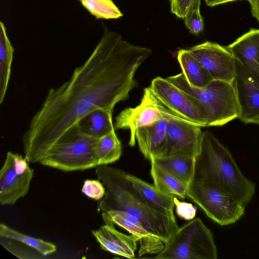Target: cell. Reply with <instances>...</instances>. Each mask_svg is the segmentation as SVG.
<instances>
[{
	"label": "cell",
	"mask_w": 259,
	"mask_h": 259,
	"mask_svg": "<svg viewBox=\"0 0 259 259\" xmlns=\"http://www.w3.org/2000/svg\"><path fill=\"white\" fill-rule=\"evenodd\" d=\"M105 28L93 52L67 81L50 89L22 137L29 163L39 162L71 126L90 112L113 110L137 87L135 73L151 54Z\"/></svg>",
	"instance_id": "1"
},
{
	"label": "cell",
	"mask_w": 259,
	"mask_h": 259,
	"mask_svg": "<svg viewBox=\"0 0 259 259\" xmlns=\"http://www.w3.org/2000/svg\"><path fill=\"white\" fill-rule=\"evenodd\" d=\"M96 175L103 183L106 193L98 203V210H123L138 219L153 236L167 244L178 229L176 218L167 215L153 208L140 194L120 169L101 165Z\"/></svg>",
	"instance_id": "2"
},
{
	"label": "cell",
	"mask_w": 259,
	"mask_h": 259,
	"mask_svg": "<svg viewBox=\"0 0 259 259\" xmlns=\"http://www.w3.org/2000/svg\"><path fill=\"white\" fill-rule=\"evenodd\" d=\"M194 180L216 184L244 206L255 193V184L244 176L229 150L208 131L204 132L201 151L196 158Z\"/></svg>",
	"instance_id": "3"
},
{
	"label": "cell",
	"mask_w": 259,
	"mask_h": 259,
	"mask_svg": "<svg viewBox=\"0 0 259 259\" xmlns=\"http://www.w3.org/2000/svg\"><path fill=\"white\" fill-rule=\"evenodd\" d=\"M166 78L204 112L208 126H222L238 118V107L233 83L212 80L204 87L196 88L188 83L183 73Z\"/></svg>",
	"instance_id": "4"
},
{
	"label": "cell",
	"mask_w": 259,
	"mask_h": 259,
	"mask_svg": "<svg viewBox=\"0 0 259 259\" xmlns=\"http://www.w3.org/2000/svg\"><path fill=\"white\" fill-rule=\"evenodd\" d=\"M98 140L81 133L75 124L59 139L39 162L64 171L97 167Z\"/></svg>",
	"instance_id": "5"
},
{
	"label": "cell",
	"mask_w": 259,
	"mask_h": 259,
	"mask_svg": "<svg viewBox=\"0 0 259 259\" xmlns=\"http://www.w3.org/2000/svg\"><path fill=\"white\" fill-rule=\"evenodd\" d=\"M217 248L210 230L199 218L179 227L156 259H217Z\"/></svg>",
	"instance_id": "6"
},
{
	"label": "cell",
	"mask_w": 259,
	"mask_h": 259,
	"mask_svg": "<svg viewBox=\"0 0 259 259\" xmlns=\"http://www.w3.org/2000/svg\"><path fill=\"white\" fill-rule=\"evenodd\" d=\"M187 197L221 226L235 223L245 212V206L233 195L208 181L194 180L188 188Z\"/></svg>",
	"instance_id": "7"
},
{
	"label": "cell",
	"mask_w": 259,
	"mask_h": 259,
	"mask_svg": "<svg viewBox=\"0 0 259 259\" xmlns=\"http://www.w3.org/2000/svg\"><path fill=\"white\" fill-rule=\"evenodd\" d=\"M176 116H179L164 106L154 95L149 87L144 89L139 105L125 108L118 114L114 127L115 130H130L128 145L133 147L136 144V133L139 128Z\"/></svg>",
	"instance_id": "8"
},
{
	"label": "cell",
	"mask_w": 259,
	"mask_h": 259,
	"mask_svg": "<svg viewBox=\"0 0 259 259\" xmlns=\"http://www.w3.org/2000/svg\"><path fill=\"white\" fill-rule=\"evenodd\" d=\"M25 157L11 151L7 153L0 171V203L12 205L28 192L34 170Z\"/></svg>",
	"instance_id": "9"
},
{
	"label": "cell",
	"mask_w": 259,
	"mask_h": 259,
	"mask_svg": "<svg viewBox=\"0 0 259 259\" xmlns=\"http://www.w3.org/2000/svg\"><path fill=\"white\" fill-rule=\"evenodd\" d=\"M150 88L156 98L172 112L201 127L208 126L204 112L167 78L156 77Z\"/></svg>",
	"instance_id": "10"
},
{
	"label": "cell",
	"mask_w": 259,
	"mask_h": 259,
	"mask_svg": "<svg viewBox=\"0 0 259 259\" xmlns=\"http://www.w3.org/2000/svg\"><path fill=\"white\" fill-rule=\"evenodd\" d=\"M188 50L212 80L233 83L236 73V59L227 47L206 41Z\"/></svg>",
	"instance_id": "11"
},
{
	"label": "cell",
	"mask_w": 259,
	"mask_h": 259,
	"mask_svg": "<svg viewBox=\"0 0 259 259\" xmlns=\"http://www.w3.org/2000/svg\"><path fill=\"white\" fill-rule=\"evenodd\" d=\"M201 127L179 116L168 119L165 157L185 155L197 158L201 151L204 136Z\"/></svg>",
	"instance_id": "12"
},
{
	"label": "cell",
	"mask_w": 259,
	"mask_h": 259,
	"mask_svg": "<svg viewBox=\"0 0 259 259\" xmlns=\"http://www.w3.org/2000/svg\"><path fill=\"white\" fill-rule=\"evenodd\" d=\"M233 84L238 107V116L245 123L259 124V79L236 60Z\"/></svg>",
	"instance_id": "13"
},
{
	"label": "cell",
	"mask_w": 259,
	"mask_h": 259,
	"mask_svg": "<svg viewBox=\"0 0 259 259\" xmlns=\"http://www.w3.org/2000/svg\"><path fill=\"white\" fill-rule=\"evenodd\" d=\"M0 244L20 259H37L53 253L56 246L50 242L34 238L1 223Z\"/></svg>",
	"instance_id": "14"
},
{
	"label": "cell",
	"mask_w": 259,
	"mask_h": 259,
	"mask_svg": "<svg viewBox=\"0 0 259 259\" xmlns=\"http://www.w3.org/2000/svg\"><path fill=\"white\" fill-rule=\"evenodd\" d=\"M102 217L105 225L92 231L100 248L126 258L135 257L139 237L133 234L126 235L118 231L105 212H102Z\"/></svg>",
	"instance_id": "15"
},
{
	"label": "cell",
	"mask_w": 259,
	"mask_h": 259,
	"mask_svg": "<svg viewBox=\"0 0 259 259\" xmlns=\"http://www.w3.org/2000/svg\"><path fill=\"white\" fill-rule=\"evenodd\" d=\"M105 212L114 224L124 228L131 234L139 237V256L146 254H157L163 249L164 243L151 234L143 224L135 217L120 210H111Z\"/></svg>",
	"instance_id": "16"
},
{
	"label": "cell",
	"mask_w": 259,
	"mask_h": 259,
	"mask_svg": "<svg viewBox=\"0 0 259 259\" xmlns=\"http://www.w3.org/2000/svg\"><path fill=\"white\" fill-rule=\"evenodd\" d=\"M168 119L139 128L136 140L139 149L149 161L152 157H165L167 148V124Z\"/></svg>",
	"instance_id": "17"
},
{
	"label": "cell",
	"mask_w": 259,
	"mask_h": 259,
	"mask_svg": "<svg viewBox=\"0 0 259 259\" xmlns=\"http://www.w3.org/2000/svg\"><path fill=\"white\" fill-rule=\"evenodd\" d=\"M227 47L235 59L259 79V29H250Z\"/></svg>",
	"instance_id": "18"
},
{
	"label": "cell",
	"mask_w": 259,
	"mask_h": 259,
	"mask_svg": "<svg viewBox=\"0 0 259 259\" xmlns=\"http://www.w3.org/2000/svg\"><path fill=\"white\" fill-rule=\"evenodd\" d=\"M128 179L149 205L157 210L172 218H176L174 209L175 196L167 195L137 177L126 172Z\"/></svg>",
	"instance_id": "19"
},
{
	"label": "cell",
	"mask_w": 259,
	"mask_h": 259,
	"mask_svg": "<svg viewBox=\"0 0 259 259\" xmlns=\"http://www.w3.org/2000/svg\"><path fill=\"white\" fill-rule=\"evenodd\" d=\"M112 111L102 108L94 110L76 124L81 133L99 139L115 130L112 122Z\"/></svg>",
	"instance_id": "20"
},
{
	"label": "cell",
	"mask_w": 259,
	"mask_h": 259,
	"mask_svg": "<svg viewBox=\"0 0 259 259\" xmlns=\"http://www.w3.org/2000/svg\"><path fill=\"white\" fill-rule=\"evenodd\" d=\"M152 160L186 184L188 187L194 180L196 158L185 155L152 157Z\"/></svg>",
	"instance_id": "21"
},
{
	"label": "cell",
	"mask_w": 259,
	"mask_h": 259,
	"mask_svg": "<svg viewBox=\"0 0 259 259\" xmlns=\"http://www.w3.org/2000/svg\"><path fill=\"white\" fill-rule=\"evenodd\" d=\"M150 162V175L156 188L168 195L181 199L187 197L188 187L186 184L153 161Z\"/></svg>",
	"instance_id": "22"
},
{
	"label": "cell",
	"mask_w": 259,
	"mask_h": 259,
	"mask_svg": "<svg viewBox=\"0 0 259 259\" xmlns=\"http://www.w3.org/2000/svg\"><path fill=\"white\" fill-rule=\"evenodd\" d=\"M177 59L182 73L191 86L196 88L204 87L212 80L208 72L188 49L179 50Z\"/></svg>",
	"instance_id": "23"
},
{
	"label": "cell",
	"mask_w": 259,
	"mask_h": 259,
	"mask_svg": "<svg viewBox=\"0 0 259 259\" xmlns=\"http://www.w3.org/2000/svg\"><path fill=\"white\" fill-rule=\"evenodd\" d=\"M14 49L7 36L4 24L0 22V104L8 89Z\"/></svg>",
	"instance_id": "24"
},
{
	"label": "cell",
	"mask_w": 259,
	"mask_h": 259,
	"mask_svg": "<svg viewBox=\"0 0 259 259\" xmlns=\"http://www.w3.org/2000/svg\"><path fill=\"white\" fill-rule=\"evenodd\" d=\"M96 153L98 165L114 163L120 158L122 146L115 130L98 139Z\"/></svg>",
	"instance_id": "25"
},
{
	"label": "cell",
	"mask_w": 259,
	"mask_h": 259,
	"mask_svg": "<svg viewBox=\"0 0 259 259\" xmlns=\"http://www.w3.org/2000/svg\"><path fill=\"white\" fill-rule=\"evenodd\" d=\"M97 19H117L122 14L112 0H78Z\"/></svg>",
	"instance_id": "26"
},
{
	"label": "cell",
	"mask_w": 259,
	"mask_h": 259,
	"mask_svg": "<svg viewBox=\"0 0 259 259\" xmlns=\"http://www.w3.org/2000/svg\"><path fill=\"white\" fill-rule=\"evenodd\" d=\"M201 0H194L184 17V23L190 33L198 34L204 28V22L200 12Z\"/></svg>",
	"instance_id": "27"
},
{
	"label": "cell",
	"mask_w": 259,
	"mask_h": 259,
	"mask_svg": "<svg viewBox=\"0 0 259 259\" xmlns=\"http://www.w3.org/2000/svg\"><path fill=\"white\" fill-rule=\"evenodd\" d=\"M81 192L90 198L100 200L104 197L106 189L99 179H87L83 182Z\"/></svg>",
	"instance_id": "28"
},
{
	"label": "cell",
	"mask_w": 259,
	"mask_h": 259,
	"mask_svg": "<svg viewBox=\"0 0 259 259\" xmlns=\"http://www.w3.org/2000/svg\"><path fill=\"white\" fill-rule=\"evenodd\" d=\"M176 212L181 218L187 221L194 219L196 213V208L192 204L180 201L177 197L174 198Z\"/></svg>",
	"instance_id": "29"
},
{
	"label": "cell",
	"mask_w": 259,
	"mask_h": 259,
	"mask_svg": "<svg viewBox=\"0 0 259 259\" xmlns=\"http://www.w3.org/2000/svg\"><path fill=\"white\" fill-rule=\"evenodd\" d=\"M172 13L179 18H184L194 0H169Z\"/></svg>",
	"instance_id": "30"
},
{
	"label": "cell",
	"mask_w": 259,
	"mask_h": 259,
	"mask_svg": "<svg viewBox=\"0 0 259 259\" xmlns=\"http://www.w3.org/2000/svg\"><path fill=\"white\" fill-rule=\"evenodd\" d=\"M252 16L259 22V0H249Z\"/></svg>",
	"instance_id": "31"
},
{
	"label": "cell",
	"mask_w": 259,
	"mask_h": 259,
	"mask_svg": "<svg viewBox=\"0 0 259 259\" xmlns=\"http://www.w3.org/2000/svg\"><path fill=\"white\" fill-rule=\"evenodd\" d=\"M237 1L238 0H204L206 5L210 7Z\"/></svg>",
	"instance_id": "32"
}]
</instances>
